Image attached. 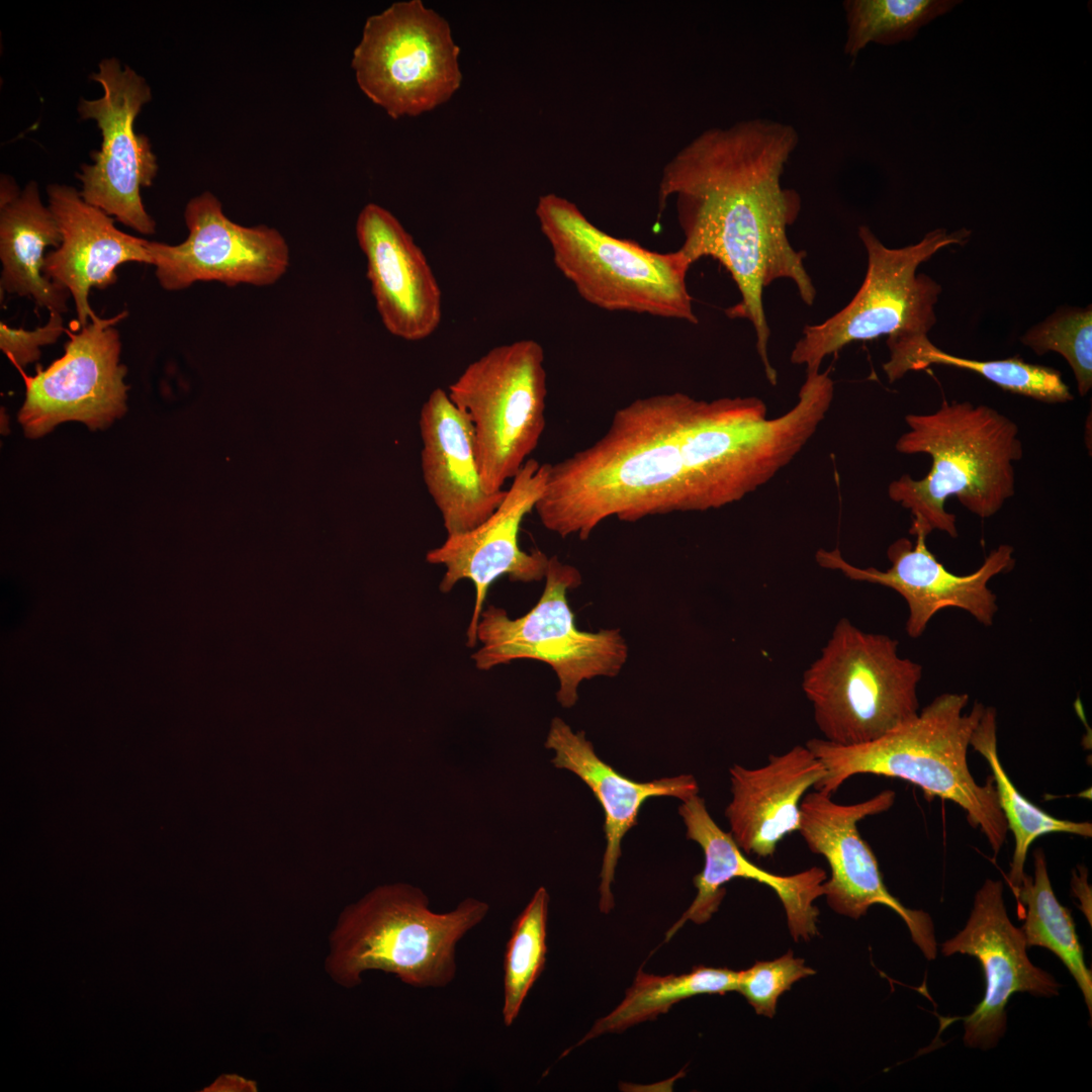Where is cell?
Masks as SVG:
<instances>
[{
    "label": "cell",
    "instance_id": "27",
    "mask_svg": "<svg viewBox=\"0 0 1092 1092\" xmlns=\"http://www.w3.org/2000/svg\"><path fill=\"white\" fill-rule=\"evenodd\" d=\"M970 745L987 760L990 766L1000 809L1008 830L1014 836V851L1008 881L1015 894L1025 875L1024 863L1028 849L1036 838L1050 833H1069L1088 838L1092 836V824L1086 821L1078 822L1054 817L1035 806L1017 790L998 755L995 708L985 707L972 733Z\"/></svg>",
    "mask_w": 1092,
    "mask_h": 1092
},
{
    "label": "cell",
    "instance_id": "35",
    "mask_svg": "<svg viewBox=\"0 0 1092 1092\" xmlns=\"http://www.w3.org/2000/svg\"><path fill=\"white\" fill-rule=\"evenodd\" d=\"M205 1091H257V1083L239 1075H222Z\"/></svg>",
    "mask_w": 1092,
    "mask_h": 1092
},
{
    "label": "cell",
    "instance_id": "10",
    "mask_svg": "<svg viewBox=\"0 0 1092 1092\" xmlns=\"http://www.w3.org/2000/svg\"><path fill=\"white\" fill-rule=\"evenodd\" d=\"M544 350L531 339L496 346L448 387L470 418L484 489L496 493L536 449L545 429Z\"/></svg>",
    "mask_w": 1092,
    "mask_h": 1092
},
{
    "label": "cell",
    "instance_id": "30",
    "mask_svg": "<svg viewBox=\"0 0 1092 1092\" xmlns=\"http://www.w3.org/2000/svg\"><path fill=\"white\" fill-rule=\"evenodd\" d=\"M958 0H845L843 53L851 60L870 43L893 46L913 39L919 29L951 11Z\"/></svg>",
    "mask_w": 1092,
    "mask_h": 1092
},
{
    "label": "cell",
    "instance_id": "15",
    "mask_svg": "<svg viewBox=\"0 0 1092 1092\" xmlns=\"http://www.w3.org/2000/svg\"><path fill=\"white\" fill-rule=\"evenodd\" d=\"M184 218L188 229L184 242L148 244L164 289L182 290L201 281L268 286L287 272L290 253L282 234L266 224L245 226L231 220L211 192L190 199Z\"/></svg>",
    "mask_w": 1092,
    "mask_h": 1092
},
{
    "label": "cell",
    "instance_id": "12",
    "mask_svg": "<svg viewBox=\"0 0 1092 1092\" xmlns=\"http://www.w3.org/2000/svg\"><path fill=\"white\" fill-rule=\"evenodd\" d=\"M91 79L103 89L100 98L81 99L78 113L96 121L102 142L91 153V164L76 175L82 198L119 222L144 235H153L155 220L148 214L141 189L152 185L158 163L149 139L134 131V120L152 99L147 81L115 58L104 59Z\"/></svg>",
    "mask_w": 1092,
    "mask_h": 1092
},
{
    "label": "cell",
    "instance_id": "32",
    "mask_svg": "<svg viewBox=\"0 0 1092 1092\" xmlns=\"http://www.w3.org/2000/svg\"><path fill=\"white\" fill-rule=\"evenodd\" d=\"M1023 345L1041 356L1054 351L1070 365L1078 392L1085 396L1092 387V310L1062 306L1021 338Z\"/></svg>",
    "mask_w": 1092,
    "mask_h": 1092
},
{
    "label": "cell",
    "instance_id": "17",
    "mask_svg": "<svg viewBox=\"0 0 1092 1092\" xmlns=\"http://www.w3.org/2000/svg\"><path fill=\"white\" fill-rule=\"evenodd\" d=\"M914 536V543L903 537L889 546L887 556L891 565L886 570L857 567L846 561L837 548L818 549L815 559L821 567L838 570L849 579L880 584L898 593L908 607L906 632L911 638L920 637L932 617L948 608L961 609L980 624L992 626L999 608L988 582L1013 569L1014 548L1001 544L976 571L959 575L948 571L932 554L925 535Z\"/></svg>",
    "mask_w": 1092,
    "mask_h": 1092
},
{
    "label": "cell",
    "instance_id": "1",
    "mask_svg": "<svg viewBox=\"0 0 1092 1092\" xmlns=\"http://www.w3.org/2000/svg\"><path fill=\"white\" fill-rule=\"evenodd\" d=\"M765 444L743 396L641 397L617 410L588 447L550 464L535 511L561 538L586 540L604 521L705 512L762 480Z\"/></svg>",
    "mask_w": 1092,
    "mask_h": 1092
},
{
    "label": "cell",
    "instance_id": "26",
    "mask_svg": "<svg viewBox=\"0 0 1092 1092\" xmlns=\"http://www.w3.org/2000/svg\"><path fill=\"white\" fill-rule=\"evenodd\" d=\"M888 348L890 358L884 363L883 369L890 382L902 378L909 371L939 364L976 372L1006 391L1042 402L1065 403L1074 399L1059 370L1030 364L1018 357L989 361L958 357L938 349L928 336Z\"/></svg>",
    "mask_w": 1092,
    "mask_h": 1092
},
{
    "label": "cell",
    "instance_id": "24",
    "mask_svg": "<svg viewBox=\"0 0 1092 1092\" xmlns=\"http://www.w3.org/2000/svg\"><path fill=\"white\" fill-rule=\"evenodd\" d=\"M545 747L554 750L552 764L576 775L593 792L605 813L606 850L600 885V909L609 913L614 907L611 884L621 855V841L637 824L644 802L653 797H674L681 801L699 793L691 775L635 782L603 761L583 731L573 732L561 718L552 719Z\"/></svg>",
    "mask_w": 1092,
    "mask_h": 1092
},
{
    "label": "cell",
    "instance_id": "18",
    "mask_svg": "<svg viewBox=\"0 0 1092 1092\" xmlns=\"http://www.w3.org/2000/svg\"><path fill=\"white\" fill-rule=\"evenodd\" d=\"M548 467L549 463L528 459L512 479L500 505L483 523L467 532L447 536L442 545L427 552V562L446 568L439 586L442 593H449L462 579L474 585L468 647L477 643L476 630L487 592L497 578L508 576L512 582H532L545 577L549 557L538 549L524 551L519 544V531L522 521L542 495Z\"/></svg>",
    "mask_w": 1092,
    "mask_h": 1092
},
{
    "label": "cell",
    "instance_id": "4",
    "mask_svg": "<svg viewBox=\"0 0 1092 1092\" xmlns=\"http://www.w3.org/2000/svg\"><path fill=\"white\" fill-rule=\"evenodd\" d=\"M968 702L967 694H941L911 721L862 744L808 740L806 746L826 769L814 789L832 795L849 778L863 774L907 781L927 798L938 797L960 806L972 827L980 828L986 836L996 857L1008 826L992 777L979 785L968 766L970 739L985 709L977 702L964 713Z\"/></svg>",
    "mask_w": 1092,
    "mask_h": 1092
},
{
    "label": "cell",
    "instance_id": "34",
    "mask_svg": "<svg viewBox=\"0 0 1092 1092\" xmlns=\"http://www.w3.org/2000/svg\"><path fill=\"white\" fill-rule=\"evenodd\" d=\"M66 331L59 312H50L49 322L32 331L10 328L0 323V348L20 370L38 360L40 347L55 343Z\"/></svg>",
    "mask_w": 1092,
    "mask_h": 1092
},
{
    "label": "cell",
    "instance_id": "22",
    "mask_svg": "<svg viewBox=\"0 0 1092 1092\" xmlns=\"http://www.w3.org/2000/svg\"><path fill=\"white\" fill-rule=\"evenodd\" d=\"M419 427L423 479L447 536L474 529L496 510L507 490L484 489L469 416L437 387L421 407Z\"/></svg>",
    "mask_w": 1092,
    "mask_h": 1092
},
{
    "label": "cell",
    "instance_id": "20",
    "mask_svg": "<svg viewBox=\"0 0 1092 1092\" xmlns=\"http://www.w3.org/2000/svg\"><path fill=\"white\" fill-rule=\"evenodd\" d=\"M687 829V838L696 841L704 853V868L694 878L697 895L682 916L669 928L670 939L687 921L707 922L719 909L725 895L724 885L733 879L752 880L770 888L783 904L790 932L795 940L810 939L818 933L819 910L814 901L823 896L826 872L813 867L800 873L781 876L750 861L730 833L722 830L708 812L698 794L682 801L678 808Z\"/></svg>",
    "mask_w": 1092,
    "mask_h": 1092
},
{
    "label": "cell",
    "instance_id": "31",
    "mask_svg": "<svg viewBox=\"0 0 1092 1092\" xmlns=\"http://www.w3.org/2000/svg\"><path fill=\"white\" fill-rule=\"evenodd\" d=\"M549 894L540 887L515 919L504 960L503 1021L511 1026L546 962Z\"/></svg>",
    "mask_w": 1092,
    "mask_h": 1092
},
{
    "label": "cell",
    "instance_id": "25",
    "mask_svg": "<svg viewBox=\"0 0 1092 1092\" xmlns=\"http://www.w3.org/2000/svg\"><path fill=\"white\" fill-rule=\"evenodd\" d=\"M62 234L58 221L40 200L38 185L27 183L18 191L11 178L2 176L0 191L1 291L25 296L50 312L67 311L70 292L46 278L44 251L58 248Z\"/></svg>",
    "mask_w": 1092,
    "mask_h": 1092
},
{
    "label": "cell",
    "instance_id": "19",
    "mask_svg": "<svg viewBox=\"0 0 1092 1092\" xmlns=\"http://www.w3.org/2000/svg\"><path fill=\"white\" fill-rule=\"evenodd\" d=\"M367 278L385 329L405 341L431 336L442 318V293L422 249L386 208L368 203L356 220Z\"/></svg>",
    "mask_w": 1092,
    "mask_h": 1092
},
{
    "label": "cell",
    "instance_id": "13",
    "mask_svg": "<svg viewBox=\"0 0 1092 1092\" xmlns=\"http://www.w3.org/2000/svg\"><path fill=\"white\" fill-rule=\"evenodd\" d=\"M895 799L894 791L885 790L862 802L840 804L822 791L808 792L801 802L798 832L811 852L823 856L830 868L823 896L833 911L858 919L875 904L889 907L903 919L914 943L930 961L937 953L931 917L905 907L888 891L877 857L857 829L859 821L888 811Z\"/></svg>",
    "mask_w": 1092,
    "mask_h": 1092
},
{
    "label": "cell",
    "instance_id": "14",
    "mask_svg": "<svg viewBox=\"0 0 1092 1092\" xmlns=\"http://www.w3.org/2000/svg\"><path fill=\"white\" fill-rule=\"evenodd\" d=\"M126 311L96 318L78 333L66 330L64 355L24 377L25 400L18 413L25 436L39 438L57 425L77 421L91 430L108 427L126 412V367L119 363L114 325Z\"/></svg>",
    "mask_w": 1092,
    "mask_h": 1092
},
{
    "label": "cell",
    "instance_id": "11",
    "mask_svg": "<svg viewBox=\"0 0 1092 1092\" xmlns=\"http://www.w3.org/2000/svg\"><path fill=\"white\" fill-rule=\"evenodd\" d=\"M459 54L449 23L422 0H408L367 18L351 64L365 96L397 119L453 96L462 82Z\"/></svg>",
    "mask_w": 1092,
    "mask_h": 1092
},
{
    "label": "cell",
    "instance_id": "29",
    "mask_svg": "<svg viewBox=\"0 0 1092 1092\" xmlns=\"http://www.w3.org/2000/svg\"><path fill=\"white\" fill-rule=\"evenodd\" d=\"M739 971L694 967L681 975L656 976L638 971L624 999L600 1018L577 1045L599 1035L620 1032L665 1013L675 1003L703 994L723 995L737 990Z\"/></svg>",
    "mask_w": 1092,
    "mask_h": 1092
},
{
    "label": "cell",
    "instance_id": "2",
    "mask_svg": "<svg viewBox=\"0 0 1092 1092\" xmlns=\"http://www.w3.org/2000/svg\"><path fill=\"white\" fill-rule=\"evenodd\" d=\"M798 144L792 124L769 118L710 127L670 158L658 187L660 210L669 198L675 203L684 236L678 253L691 265L713 258L731 275L740 300L726 313L752 325L772 385L778 374L768 357L763 291L788 279L805 304L812 305L816 297L806 254L795 250L788 237L802 200L796 190L783 187L782 177Z\"/></svg>",
    "mask_w": 1092,
    "mask_h": 1092
},
{
    "label": "cell",
    "instance_id": "16",
    "mask_svg": "<svg viewBox=\"0 0 1092 1092\" xmlns=\"http://www.w3.org/2000/svg\"><path fill=\"white\" fill-rule=\"evenodd\" d=\"M1003 882L987 879L976 892L965 927L943 942L941 953L969 954L984 971L982 1001L964 1021V1042L987 1051L997 1045L1007 1028L1006 1006L1015 993L1053 997L1061 985L1035 967L1026 952L1022 930L1011 922L1003 899Z\"/></svg>",
    "mask_w": 1092,
    "mask_h": 1092
},
{
    "label": "cell",
    "instance_id": "3",
    "mask_svg": "<svg viewBox=\"0 0 1092 1092\" xmlns=\"http://www.w3.org/2000/svg\"><path fill=\"white\" fill-rule=\"evenodd\" d=\"M908 431L897 440L902 454H927L928 473L904 474L888 486L894 503L912 516L910 534L933 531L959 536L954 514L945 502L954 496L981 519L996 515L1015 494V462L1023 457L1017 424L986 404L943 400L928 414L905 417Z\"/></svg>",
    "mask_w": 1092,
    "mask_h": 1092
},
{
    "label": "cell",
    "instance_id": "33",
    "mask_svg": "<svg viewBox=\"0 0 1092 1092\" xmlns=\"http://www.w3.org/2000/svg\"><path fill=\"white\" fill-rule=\"evenodd\" d=\"M803 959L790 950L772 961L756 962L739 971L737 992L745 997L758 1015L774 1017L780 996L797 981L814 975Z\"/></svg>",
    "mask_w": 1092,
    "mask_h": 1092
},
{
    "label": "cell",
    "instance_id": "28",
    "mask_svg": "<svg viewBox=\"0 0 1092 1092\" xmlns=\"http://www.w3.org/2000/svg\"><path fill=\"white\" fill-rule=\"evenodd\" d=\"M1034 875H1024L1014 894L1025 906L1022 930L1027 947L1040 946L1054 952L1076 981L1092 1014V973L1084 961L1071 911L1057 899L1041 848L1033 853Z\"/></svg>",
    "mask_w": 1092,
    "mask_h": 1092
},
{
    "label": "cell",
    "instance_id": "8",
    "mask_svg": "<svg viewBox=\"0 0 1092 1092\" xmlns=\"http://www.w3.org/2000/svg\"><path fill=\"white\" fill-rule=\"evenodd\" d=\"M971 231L945 229L927 233L914 245L886 247L867 225L858 228L868 256L863 282L839 311L817 325L804 327L791 353V362L806 371L820 370L825 357L855 341L887 336L893 346L927 336L934 326V306L941 286L917 273L919 265L950 245H965Z\"/></svg>",
    "mask_w": 1092,
    "mask_h": 1092
},
{
    "label": "cell",
    "instance_id": "9",
    "mask_svg": "<svg viewBox=\"0 0 1092 1092\" xmlns=\"http://www.w3.org/2000/svg\"><path fill=\"white\" fill-rule=\"evenodd\" d=\"M544 590L537 604L517 619L495 606L482 611L476 630L481 647L472 654L475 666L489 670L517 659H535L549 664L559 680L556 698L564 708L578 699L582 680L617 675L628 657V647L619 630H579L567 593L581 583V574L572 565L549 557Z\"/></svg>",
    "mask_w": 1092,
    "mask_h": 1092
},
{
    "label": "cell",
    "instance_id": "5",
    "mask_svg": "<svg viewBox=\"0 0 1092 1092\" xmlns=\"http://www.w3.org/2000/svg\"><path fill=\"white\" fill-rule=\"evenodd\" d=\"M489 905L462 900L444 913L430 908L427 894L407 883L380 885L340 914L329 937L325 968L344 988L382 971L415 988H443L457 972L456 946L482 922Z\"/></svg>",
    "mask_w": 1092,
    "mask_h": 1092
},
{
    "label": "cell",
    "instance_id": "6",
    "mask_svg": "<svg viewBox=\"0 0 1092 1092\" xmlns=\"http://www.w3.org/2000/svg\"><path fill=\"white\" fill-rule=\"evenodd\" d=\"M535 212L555 266L586 302L698 324L687 285L692 265L677 250L658 253L611 236L554 193L540 196Z\"/></svg>",
    "mask_w": 1092,
    "mask_h": 1092
},
{
    "label": "cell",
    "instance_id": "21",
    "mask_svg": "<svg viewBox=\"0 0 1092 1092\" xmlns=\"http://www.w3.org/2000/svg\"><path fill=\"white\" fill-rule=\"evenodd\" d=\"M48 195L62 242L46 255L42 273L70 292L77 325L82 329L89 318H98L89 305L90 289H104L115 283V270L123 263L152 265L149 241L119 231L112 216L87 203L72 186L52 184Z\"/></svg>",
    "mask_w": 1092,
    "mask_h": 1092
},
{
    "label": "cell",
    "instance_id": "7",
    "mask_svg": "<svg viewBox=\"0 0 1092 1092\" xmlns=\"http://www.w3.org/2000/svg\"><path fill=\"white\" fill-rule=\"evenodd\" d=\"M922 666L898 654V641L840 619L804 671L802 690L823 739L838 745L876 740L919 713Z\"/></svg>",
    "mask_w": 1092,
    "mask_h": 1092
},
{
    "label": "cell",
    "instance_id": "23",
    "mask_svg": "<svg viewBox=\"0 0 1092 1092\" xmlns=\"http://www.w3.org/2000/svg\"><path fill=\"white\" fill-rule=\"evenodd\" d=\"M729 774V833L745 854L769 857L786 836L799 830L801 802L826 769L805 744L769 755L760 767L733 764Z\"/></svg>",
    "mask_w": 1092,
    "mask_h": 1092
}]
</instances>
